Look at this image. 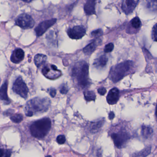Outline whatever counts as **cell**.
<instances>
[{
	"label": "cell",
	"mask_w": 157,
	"mask_h": 157,
	"mask_svg": "<svg viewBox=\"0 0 157 157\" xmlns=\"http://www.w3.org/2000/svg\"><path fill=\"white\" fill-rule=\"evenodd\" d=\"M89 67L85 61L78 62L72 69V77L79 86L82 88L90 84L89 81Z\"/></svg>",
	"instance_id": "6da1fadb"
},
{
	"label": "cell",
	"mask_w": 157,
	"mask_h": 157,
	"mask_svg": "<svg viewBox=\"0 0 157 157\" xmlns=\"http://www.w3.org/2000/svg\"><path fill=\"white\" fill-rule=\"evenodd\" d=\"M50 101L48 98H35L29 101L25 106V115L32 117L35 113L45 112L48 109Z\"/></svg>",
	"instance_id": "7a4b0ae2"
},
{
	"label": "cell",
	"mask_w": 157,
	"mask_h": 157,
	"mask_svg": "<svg viewBox=\"0 0 157 157\" xmlns=\"http://www.w3.org/2000/svg\"><path fill=\"white\" fill-rule=\"evenodd\" d=\"M51 122L49 118H44L34 122L30 127L32 136L42 139L47 136L51 129Z\"/></svg>",
	"instance_id": "3957f363"
},
{
	"label": "cell",
	"mask_w": 157,
	"mask_h": 157,
	"mask_svg": "<svg viewBox=\"0 0 157 157\" xmlns=\"http://www.w3.org/2000/svg\"><path fill=\"white\" fill-rule=\"evenodd\" d=\"M133 63L126 61L113 67L110 70L109 78L113 82H116L122 79L131 69Z\"/></svg>",
	"instance_id": "277c9868"
},
{
	"label": "cell",
	"mask_w": 157,
	"mask_h": 157,
	"mask_svg": "<svg viewBox=\"0 0 157 157\" xmlns=\"http://www.w3.org/2000/svg\"><path fill=\"white\" fill-rule=\"evenodd\" d=\"M16 25L22 29L26 30L33 28L35 25V21L31 15L22 13L19 15L15 21Z\"/></svg>",
	"instance_id": "5b68a950"
},
{
	"label": "cell",
	"mask_w": 157,
	"mask_h": 157,
	"mask_svg": "<svg viewBox=\"0 0 157 157\" xmlns=\"http://www.w3.org/2000/svg\"><path fill=\"white\" fill-rule=\"evenodd\" d=\"M13 90L14 92L23 98H26L27 97L28 89L21 77H19L14 82Z\"/></svg>",
	"instance_id": "8992f818"
},
{
	"label": "cell",
	"mask_w": 157,
	"mask_h": 157,
	"mask_svg": "<svg viewBox=\"0 0 157 157\" xmlns=\"http://www.w3.org/2000/svg\"><path fill=\"white\" fill-rule=\"evenodd\" d=\"M43 75L48 78L54 80L61 76V71L58 70L57 67L54 65L44 66L42 70Z\"/></svg>",
	"instance_id": "52a82bcc"
},
{
	"label": "cell",
	"mask_w": 157,
	"mask_h": 157,
	"mask_svg": "<svg viewBox=\"0 0 157 157\" xmlns=\"http://www.w3.org/2000/svg\"><path fill=\"white\" fill-rule=\"evenodd\" d=\"M111 136L116 147L118 148L123 147L129 139L127 133L124 131L113 133Z\"/></svg>",
	"instance_id": "ba28073f"
},
{
	"label": "cell",
	"mask_w": 157,
	"mask_h": 157,
	"mask_svg": "<svg viewBox=\"0 0 157 157\" xmlns=\"http://www.w3.org/2000/svg\"><path fill=\"white\" fill-rule=\"evenodd\" d=\"M67 33L70 38L72 39H81L85 35L86 30L83 26L78 25L72 28H70L67 31Z\"/></svg>",
	"instance_id": "9c48e42d"
},
{
	"label": "cell",
	"mask_w": 157,
	"mask_h": 157,
	"mask_svg": "<svg viewBox=\"0 0 157 157\" xmlns=\"http://www.w3.org/2000/svg\"><path fill=\"white\" fill-rule=\"evenodd\" d=\"M56 21V19H52L40 23L35 29L36 36H40L43 35L49 28L54 25Z\"/></svg>",
	"instance_id": "30bf717a"
},
{
	"label": "cell",
	"mask_w": 157,
	"mask_h": 157,
	"mask_svg": "<svg viewBox=\"0 0 157 157\" xmlns=\"http://www.w3.org/2000/svg\"><path fill=\"white\" fill-rule=\"evenodd\" d=\"M102 40L99 38H95L92 42L83 48V51L85 55L90 56L95 50L97 47L101 43Z\"/></svg>",
	"instance_id": "8fae6325"
},
{
	"label": "cell",
	"mask_w": 157,
	"mask_h": 157,
	"mask_svg": "<svg viewBox=\"0 0 157 157\" xmlns=\"http://www.w3.org/2000/svg\"><path fill=\"white\" fill-rule=\"evenodd\" d=\"M119 97V90L116 88H113L110 90L106 97L107 102L110 105L115 104Z\"/></svg>",
	"instance_id": "7c38bea8"
},
{
	"label": "cell",
	"mask_w": 157,
	"mask_h": 157,
	"mask_svg": "<svg viewBox=\"0 0 157 157\" xmlns=\"http://www.w3.org/2000/svg\"><path fill=\"white\" fill-rule=\"evenodd\" d=\"M24 51L21 48H16L14 50L11 56V60L15 64H18L24 59Z\"/></svg>",
	"instance_id": "4fadbf2b"
},
{
	"label": "cell",
	"mask_w": 157,
	"mask_h": 157,
	"mask_svg": "<svg viewBox=\"0 0 157 157\" xmlns=\"http://www.w3.org/2000/svg\"><path fill=\"white\" fill-rule=\"evenodd\" d=\"M139 0H125L122 6L123 10L127 14L131 13L137 5Z\"/></svg>",
	"instance_id": "5bb4252c"
},
{
	"label": "cell",
	"mask_w": 157,
	"mask_h": 157,
	"mask_svg": "<svg viewBox=\"0 0 157 157\" xmlns=\"http://www.w3.org/2000/svg\"><path fill=\"white\" fill-rule=\"evenodd\" d=\"M96 0H87L84 6V10L86 14L92 15L95 14Z\"/></svg>",
	"instance_id": "9a60e30c"
},
{
	"label": "cell",
	"mask_w": 157,
	"mask_h": 157,
	"mask_svg": "<svg viewBox=\"0 0 157 157\" xmlns=\"http://www.w3.org/2000/svg\"><path fill=\"white\" fill-rule=\"evenodd\" d=\"M7 89H8V82H5L1 88V93H0V98L2 101H4L7 104H9L10 101L7 94Z\"/></svg>",
	"instance_id": "2e32d148"
},
{
	"label": "cell",
	"mask_w": 157,
	"mask_h": 157,
	"mask_svg": "<svg viewBox=\"0 0 157 157\" xmlns=\"http://www.w3.org/2000/svg\"><path fill=\"white\" fill-rule=\"evenodd\" d=\"M47 59L46 56L43 54H37L35 56V64L37 67H39L45 63Z\"/></svg>",
	"instance_id": "e0dca14e"
},
{
	"label": "cell",
	"mask_w": 157,
	"mask_h": 157,
	"mask_svg": "<svg viewBox=\"0 0 157 157\" xmlns=\"http://www.w3.org/2000/svg\"><path fill=\"white\" fill-rule=\"evenodd\" d=\"M107 61H108V58L107 56L105 55H102L95 60L94 65L97 67H103L105 66H106Z\"/></svg>",
	"instance_id": "ac0fdd59"
},
{
	"label": "cell",
	"mask_w": 157,
	"mask_h": 157,
	"mask_svg": "<svg viewBox=\"0 0 157 157\" xmlns=\"http://www.w3.org/2000/svg\"><path fill=\"white\" fill-rule=\"evenodd\" d=\"M141 133H142V136L145 138L149 139L152 136L153 130L150 127L143 125L141 128Z\"/></svg>",
	"instance_id": "d6986e66"
},
{
	"label": "cell",
	"mask_w": 157,
	"mask_h": 157,
	"mask_svg": "<svg viewBox=\"0 0 157 157\" xmlns=\"http://www.w3.org/2000/svg\"><path fill=\"white\" fill-rule=\"evenodd\" d=\"M47 40L48 43L53 45H56L57 44V34L56 32L54 31H51L47 35Z\"/></svg>",
	"instance_id": "ffe728a7"
},
{
	"label": "cell",
	"mask_w": 157,
	"mask_h": 157,
	"mask_svg": "<svg viewBox=\"0 0 157 157\" xmlns=\"http://www.w3.org/2000/svg\"><path fill=\"white\" fill-rule=\"evenodd\" d=\"M145 4L150 10L157 12V0H145Z\"/></svg>",
	"instance_id": "44dd1931"
},
{
	"label": "cell",
	"mask_w": 157,
	"mask_h": 157,
	"mask_svg": "<svg viewBox=\"0 0 157 157\" xmlns=\"http://www.w3.org/2000/svg\"><path fill=\"white\" fill-rule=\"evenodd\" d=\"M103 123V120H100V121L93 123L90 125L91 132L93 133H95L98 132L102 126Z\"/></svg>",
	"instance_id": "7402d4cb"
},
{
	"label": "cell",
	"mask_w": 157,
	"mask_h": 157,
	"mask_svg": "<svg viewBox=\"0 0 157 157\" xmlns=\"http://www.w3.org/2000/svg\"><path fill=\"white\" fill-rule=\"evenodd\" d=\"M84 96L85 100L87 101H95L96 95L93 91H86L84 92Z\"/></svg>",
	"instance_id": "603a6c76"
},
{
	"label": "cell",
	"mask_w": 157,
	"mask_h": 157,
	"mask_svg": "<svg viewBox=\"0 0 157 157\" xmlns=\"http://www.w3.org/2000/svg\"><path fill=\"white\" fill-rule=\"evenodd\" d=\"M131 25L134 29H138L141 27V22L140 19L138 17L133 18L131 21Z\"/></svg>",
	"instance_id": "cb8c5ba5"
},
{
	"label": "cell",
	"mask_w": 157,
	"mask_h": 157,
	"mask_svg": "<svg viewBox=\"0 0 157 157\" xmlns=\"http://www.w3.org/2000/svg\"><path fill=\"white\" fill-rule=\"evenodd\" d=\"M10 119L13 123L19 124L22 121L23 116L21 114H15L10 117Z\"/></svg>",
	"instance_id": "d4e9b609"
},
{
	"label": "cell",
	"mask_w": 157,
	"mask_h": 157,
	"mask_svg": "<svg viewBox=\"0 0 157 157\" xmlns=\"http://www.w3.org/2000/svg\"><path fill=\"white\" fill-rule=\"evenodd\" d=\"M150 152V147H147L145 148V149L143 150L140 151V152L138 153L135 156H138V157H145V156H147L148 154H149Z\"/></svg>",
	"instance_id": "484cf974"
},
{
	"label": "cell",
	"mask_w": 157,
	"mask_h": 157,
	"mask_svg": "<svg viewBox=\"0 0 157 157\" xmlns=\"http://www.w3.org/2000/svg\"><path fill=\"white\" fill-rule=\"evenodd\" d=\"M103 34V32L102 29H101L94 30L91 33V35L92 37H94L95 38H99V37L102 36Z\"/></svg>",
	"instance_id": "4316f807"
},
{
	"label": "cell",
	"mask_w": 157,
	"mask_h": 157,
	"mask_svg": "<svg viewBox=\"0 0 157 157\" xmlns=\"http://www.w3.org/2000/svg\"><path fill=\"white\" fill-rule=\"evenodd\" d=\"M69 88L67 85V84H62L59 88V91H60V93L62 94H67L68 92Z\"/></svg>",
	"instance_id": "83f0119b"
},
{
	"label": "cell",
	"mask_w": 157,
	"mask_h": 157,
	"mask_svg": "<svg viewBox=\"0 0 157 157\" xmlns=\"http://www.w3.org/2000/svg\"><path fill=\"white\" fill-rule=\"evenodd\" d=\"M11 155V151L10 150L1 149V157H9Z\"/></svg>",
	"instance_id": "f1b7e54d"
},
{
	"label": "cell",
	"mask_w": 157,
	"mask_h": 157,
	"mask_svg": "<svg viewBox=\"0 0 157 157\" xmlns=\"http://www.w3.org/2000/svg\"><path fill=\"white\" fill-rule=\"evenodd\" d=\"M114 48V45L113 43H109L105 45L104 48V52L106 53H110Z\"/></svg>",
	"instance_id": "f546056e"
},
{
	"label": "cell",
	"mask_w": 157,
	"mask_h": 157,
	"mask_svg": "<svg viewBox=\"0 0 157 157\" xmlns=\"http://www.w3.org/2000/svg\"><path fill=\"white\" fill-rule=\"evenodd\" d=\"M152 35L153 40L157 42V23L154 25L152 29Z\"/></svg>",
	"instance_id": "4dcf8cb0"
},
{
	"label": "cell",
	"mask_w": 157,
	"mask_h": 157,
	"mask_svg": "<svg viewBox=\"0 0 157 157\" xmlns=\"http://www.w3.org/2000/svg\"><path fill=\"white\" fill-rule=\"evenodd\" d=\"M57 141L59 144H63L66 141V137L64 135H60L57 138Z\"/></svg>",
	"instance_id": "1f68e13d"
},
{
	"label": "cell",
	"mask_w": 157,
	"mask_h": 157,
	"mask_svg": "<svg viewBox=\"0 0 157 157\" xmlns=\"http://www.w3.org/2000/svg\"><path fill=\"white\" fill-rule=\"evenodd\" d=\"M48 90L50 96L52 97H55L56 94V89L54 88H50L48 89Z\"/></svg>",
	"instance_id": "d6a6232c"
},
{
	"label": "cell",
	"mask_w": 157,
	"mask_h": 157,
	"mask_svg": "<svg viewBox=\"0 0 157 157\" xmlns=\"http://www.w3.org/2000/svg\"><path fill=\"white\" fill-rule=\"evenodd\" d=\"M98 92L99 94L101 95H104L106 92V90L105 88L104 87L99 88L98 90Z\"/></svg>",
	"instance_id": "836d02e7"
},
{
	"label": "cell",
	"mask_w": 157,
	"mask_h": 157,
	"mask_svg": "<svg viewBox=\"0 0 157 157\" xmlns=\"http://www.w3.org/2000/svg\"><path fill=\"white\" fill-rule=\"evenodd\" d=\"M115 117V114L113 112H111L109 114V118L110 120H112Z\"/></svg>",
	"instance_id": "e575fe53"
},
{
	"label": "cell",
	"mask_w": 157,
	"mask_h": 157,
	"mask_svg": "<svg viewBox=\"0 0 157 157\" xmlns=\"http://www.w3.org/2000/svg\"><path fill=\"white\" fill-rule=\"evenodd\" d=\"M21 1L25 2H30L33 1V0H21Z\"/></svg>",
	"instance_id": "d590c367"
},
{
	"label": "cell",
	"mask_w": 157,
	"mask_h": 157,
	"mask_svg": "<svg viewBox=\"0 0 157 157\" xmlns=\"http://www.w3.org/2000/svg\"><path fill=\"white\" fill-rule=\"evenodd\" d=\"M156 117H157V107H156Z\"/></svg>",
	"instance_id": "8d00e7d4"
}]
</instances>
